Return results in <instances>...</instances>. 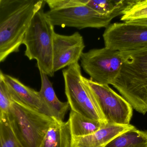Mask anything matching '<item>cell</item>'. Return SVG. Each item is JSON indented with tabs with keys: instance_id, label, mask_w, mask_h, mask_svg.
<instances>
[{
	"instance_id": "obj_1",
	"label": "cell",
	"mask_w": 147,
	"mask_h": 147,
	"mask_svg": "<svg viewBox=\"0 0 147 147\" xmlns=\"http://www.w3.org/2000/svg\"><path fill=\"white\" fill-rule=\"evenodd\" d=\"M45 3L43 0H0V63L19 51L31 20Z\"/></svg>"
},
{
	"instance_id": "obj_2",
	"label": "cell",
	"mask_w": 147,
	"mask_h": 147,
	"mask_svg": "<svg viewBox=\"0 0 147 147\" xmlns=\"http://www.w3.org/2000/svg\"><path fill=\"white\" fill-rule=\"evenodd\" d=\"M124 62L112 85L136 111L147 112V46L122 52Z\"/></svg>"
},
{
	"instance_id": "obj_3",
	"label": "cell",
	"mask_w": 147,
	"mask_h": 147,
	"mask_svg": "<svg viewBox=\"0 0 147 147\" xmlns=\"http://www.w3.org/2000/svg\"><path fill=\"white\" fill-rule=\"evenodd\" d=\"M54 26L47 19L43 7L35 14L25 33L22 44L29 60H35L39 71L53 77V40Z\"/></svg>"
},
{
	"instance_id": "obj_4",
	"label": "cell",
	"mask_w": 147,
	"mask_h": 147,
	"mask_svg": "<svg viewBox=\"0 0 147 147\" xmlns=\"http://www.w3.org/2000/svg\"><path fill=\"white\" fill-rule=\"evenodd\" d=\"M5 117L23 147H39L56 120L13 101Z\"/></svg>"
},
{
	"instance_id": "obj_5",
	"label": "cell",
	"mask_w": 147,
	"mask_h": 147,
	"mask_svg": "<svg viewBox=\"0 0 147 147\" xmlns=\"http://www.w3.org/2000/svg\"><path fill=\"white\" fill-rule=\"evenodd\" d=\"M65 91L71 110L86 117L108 124L96 101L82 81L78 63L63 71Z\"/></svg>"
},
{
	"instance_id": "obj_6",
	"label": "cell",
	"mask_w": 147,
	"mask_h": 147,
	"mask_svg": "<svg viewBox=\"0 0 147 147\" xmlns=\"http://www.w3.org/2000/svg\"><path fill=\"white\" fill-rule=\"evenodd\" d=\"M81 66L93 82L112 85L120 73L124 62L122 52L105 47L83 52Z\"/></svg>"
},
{
	"instance_id": "obj_7",
	"label": "cell",
	"mask_w": 147,
	"mask_h": 147,
	"mask_svg": "<svg viewBox=\"0 0 147 147\" xmlns=\"http://www.w3.org/2000/svg\"><path fill=\"white\" fill-rule=\"evenodd\" d=\"M82 81L96 101L107 123L115 125L130 124L133 108L121 96L109 85L95 83L82 77Z\"/></svg>"
},
{
	"instance_id": "obj_8",
	"label": "cell",
	"mask_w": 147,
	"mask_h": 147,
	"mask_svg": "<svg viewBox=\"0 0 147 147\" xmlns=\"http://www.w3.org/2000/svg\"><path fill=\"white\" fill-rule=\"evenodd\" d=\"M47 19L54 26L73 27L78 29L87 28H100L110 24L114 19L103 15L84 3L67 8L49 10L45 13Z\"/></svg>"
},
{
	"instance_id": "obj_9",
	"label": "cell",
	"mask_w": 147,
	"mask_h": 147,
	"mask_svg": "<svg viewBox=\"0 0 147 147\" xmlns=\"http://www.w3.org/2000/svg\"><path fill=\"white\" fill-rule=\"evenodd\" d=\"M105 47L120 52L147 46V26L127 22L110 24L103 34Z\"/></svg>"
},
{
	"instance_id": "obj_10",
	"label": "cell",
	"mask_w": 147,
	"mask_h": 147,
	"mask_svg": "<svg viewBox=\"0 0 147 147\" xmlns=\"http://www.w3.org/2000/svg\"><path fill=\"white\" fill-rule=\"evenodd\" d=\"M85 47L83 36L78 32L69 35L55 33L53 40L54 72L78 63Z\"/></svg>"
},
{
	"instance_id": "obj_11",
	"label": "cell",
	"mask_w": 147,
	"mask_h": 147,
	"mask_svg": "<svg viewBox=\"0 0 147 147\" xmlns=\"http://www.w3.org/2000/svg\"><path fill=\"white\" fill-rule=\"evenodd\" d=\"M4 83L13 101L52 117L38 91L26 86L11 76L4 74Z\"/></svg>"
},
{
	"instance_id": "obj_12",
	"label": "cell",
	"mask_w": 147,
	"mask_h": 147,
	"mask_svg": "<svg viewBox=\"0 0 147 147\" xmlns=\"http://www.w3.org/2000/svg\"><path fill=\"white\" fill-rule=\"evenodd\" d=\"M136 128L134 125L107 124L95 133L83 137H72L71 147H105L121 134Z\"/></svg>"
},
{
	"instance_id": "obj_13",
	"label": "cell",
	"mask_w": 147,
	"mask_h": 147,
	"mask_svg": "<svg viewBox=\"0 0 147 147\" xmlns=\"http://www.w3.org/2000/svg\"><path fill=\"white\" fill-rule=\"evenodd\" d=\"M41 88L38 91L40 96L51 113V117L58 121H63L66 112L69 108L67 102H61L56 95L52 83L48 76L40 72Z\"/></svg>"
},
{
	"instance_id": "obj_14",
	"label": "cell",
	"mask_w": 147,
	"mask_h": 147,
	"mask_svg": "<svg viewBox=\"0 0 147 147\" xmlns=\"http://www.w3.org/2000/svg\"><path fill=\"white\" fill-rule=\"evenodd\" d=\"M72 141L69 121L55 120L47 132L39 147H71Z\"/></svg>"
},
{
	"instance_id": "obj_15",
	"label": "cell",
	"mask_w": 147,
	"mask_h": 147,
	"mask_svg": "<svg viewBox=\"0 0 147 147\" xmlns=\"http://www.w3.org/2000/svg\"><path fill=\"white\" fill-rule=\"evenodd\" d=\"M68 121L72 137L89 135L107 124L97 120L90 119L71 110Z\"/></svg>"
},
{
	"instance_id": "obj_16",
	"label": "cell",
	"mask_w": 147,
	"mask_h": 147,
	"mask_svg": "<svg viewBox=\"0 0 147 147\" xmlns=\"http://www.w3.org/2000/svg\"><path fill=\"white\" fill-rule=\"evenodd\" d=\"M134 0H85V4L103 15L115 18L122 15Z\"/></svg>"
},
{
	"instance_id": "obj_17",
	"label": "cell",
	"mask_w": 147,
	"mask_h": 147,
	"mask_svg": "<svg viewBox=\"0 0 147 147\" xmlns=\"http://www.w3.org/2000/svg\"><path fill=\"white\" fill-rule=\"evenodd\" d=\"M105 147H147V131L136 128L128 130L113 139Z\"/></svg>"
},
{
	"instance_id": "obj_18",
	"label": "cell",
	"mask_w": 147,
	"mask_h": 147,
	"mask_svg": "<svg viewBox=\"0 0 147 147\" xmlns=\"http://www.w3.org/2000/svg\"><path fill=\"white\" fill-rule=\"evenodd\" d=\"M147 18V0H134L121 16V20L125 22Z\"/></svg>"
},
{
	"instance_id": "obj_19",
	"label": "cell",
	"mask_w": 147,
	"mask_h": 147,
	"mask_svg": "<svg viewBox=\"0 0 147 147\" xmlns=\"http://www.w3.org/2000/svg\"><path fill=\"white\" fill-rule=\"evenodd\" d=\"M0 147H23L16 137L5 116L0 118Z\"/></svg>"
},
{
	"instance_id": "obj_20",
	"label": "cell",
	"mask_w": 147,
	"mask_h": 147,
	"mask_svg": "<svg viewBox=\"0 0 147 147\" xmlns=\"http://www.w3.org/2000/svg\"><path fill=\"white\" fill-rule=\"evenodd\" d=\"M13 101L4 82L0 83V110L2 117L7 115Z\"/></svg>"
},
{
	"instance_id": "obj_21",
	"label": "cell",
	"mask_w": 147,
	"mask_h": 147,
	"mask_svg": "<svg viewBox=\"0 0 147 147\" xmlns=\"http://www.w3.org/2000/svg\"><path fill=\"white\" fill-rule=\"evenodd\" d=\"M125 22L129 23V24H133V25L147 26V18L129 21Z\"/></svg>"
},
{
	"instance_id": "obj_22",
	"label": "cell",
	"mask_w": 147,
	"mask_h": 147,
	"mask_svg": "<svg viewBox=\"0 0 147 147\" xmlns=\"http://www.w3.org/2000/svg\"><path fill=\"white\" fill-rule=\"evenodd\" d=\"M4 78H5L4 74H3L2 72L0 70V83L4 82Z\"/></svg>"
},
{
	"instance_id": "obj_23",
	"label": "cell",
	"mask_w": 147,
	"mask_h": 147,
	"mask_svg": "<svg viewBox=\"0 0 147 147\" xmlns=\"http://www.w3.org/2000/svg\"><path fill=\"white\" fill-rule=\"evenodd\" d=\"M2 117V115L1 112V110H0V118Z\"/></svg>"
}]
</instances>
